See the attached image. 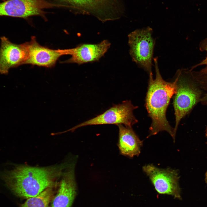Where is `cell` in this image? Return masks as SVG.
I'll return each instance as SVG.
<instances>
[{"label": "cell", "instance_id": "obj_1", "mask_svg": "<svg viewBox=\"0 0 207 207\" xmlns=\"http://www.w3.org/2000/svg\"><path fill=\"white\" fill-rule=\"evenodd\" d=\"M68 166L65 164L43 167L19 166L7 172L4 179L15 195L28 198L55 186L57 180Z\"/></svg>", "mask_w": 207, "mask_h": 207}, {"label": "cell", "instance_id": "obj_2", "mask_svg": "<svg viewBox=\"0 0 207 207\" xmlns=\"http://www.w3.org/2000/svg\"><path fill=\"white\" fill-rule=\"evenodd\" d=\"M154 60L156 77L153 78L152 73L149 74L145 100V107L152 120L148 137L165 131L175 141L176 134L174 128L170 125L166 118V111L170 99L176 92L175 85L173 82H167L163 79L158 67L157 58Z\"/></svg>", "mask_w": 207, "mask_h": 207}, {"label": "cell", "instance_id": "obj_3", "mask_svg": "<svg viewBox=\"0 0 207 207\" xmlns=\"http://www.w3.org/2000/svg\"><path fill=\"white\" fill-rule=\"evenodd\" d=\"M176 92L173 104L175 116V134L180 121L200 102L202 92L190 69H181L176 72L173 82Z\"/></svg>", "mask_w": 207, "mask_h": 207}, {"label": "cell", "instance_id": "obj_4", "mask_svg": "<svg viewBox=\"0 0 207 207\" xmlns=\"http://www.w3.org/2000/svg\"><path fill=\"white\" fill-rule=\"evenodd\" d=\"M148 27L136 30L128 35L129 54L132 60L149 74L152 73V58L155 41Z\"/></svg>", "mask_w": 207, "mask_h": 207}, {"label": "cell", "instance_id": "obj_5", "mask_svg": "<svg viewBox=\"0 0 207 207\" xmlns=\"http://www.w3.org/2000/svg\"><path fill=\"white\" fill-rule=\"evenodd\" d=\"M130 100H126L118 104L114 105L103 113L84 122L66 131H73L78 128L89 125L107 124H122L132 127L138 121L133 113L137 108Z\"/></svg>", "mask_w": 207, "mask_h": 207}, {"label": "cell", "instance_id": "obj_6", "mask_svg": "<svg viewBox=\"0 0 207 207\" xmlns=\"http://www.w3.org/2000/svg\"><path fill=\"white\" fill-rule=\"evenodd\" d=\"M142 169L159 194L170 195L175 198L181 199L177 170L160 168L152 164L143 166Z\"/></svg>", "mask_w": 207, "mask_h": 207}, {"label": "cell", "instance_id": "obj_7", "mask_svg": "<svg viewBox=\"0 0 207 207\" xmlns=\"http://www.w3.org/2000/svg\"><path fill=\"white\" fill-rule=\"evenodd\" d=\"M49 6L45 0H7L0 3V16L26 18L42 15Z\"/></svg>", "mask_w": 207, "mask_h": 207}, {"label": "cell", "instance_id": "obj_8", "mask_svg": "<svg viewBox=\"0 0 207 207\" xmlns=\"http://www.w3.org/2000/svg\"><path fill=\"white\" fill-rule=\"evenodd\" d=\"M110 45V43L105 40L97 44H83L73 48L60 50L62 55L71 56L64 63L80 65L98 61L106 52Z\"/></svg>", "mask_w": 207, "mask_h": 207}, {"label": "cell", "instance_id": "obj_9", "mask_svg": "<svg viewBox=\"0 0 207 207\" xmlns=\"http://www.w3.org/2000/svg\"><path fill=\"white\" fill-rule=\"evenodd\" d=\"M26 53L24 64H30L46 67L54 66L62 55L60 49H51L40 45L34 37L30 42L22 44Z\"/></svg>", "mask_w": 207, "mask_h": 207}, {"label": "cell", "instance_id": "obj_10", "mask_svg": "<svg viewBox=\"0 0 207 207\" xmlns=\"http://www.w3.org/2000/svg\"><path fill=\"white\" fill-rule=\"evenodd\" d=\"M0 39V73L7 74L11 68L23 64L26 53L22 44L13 43L5 37Z\"/></svg>", "mask_w": 207, "mask_h": 207}, {"label": "cell", "instance_id": "obj_11", "mask_svg": "<svg viewBox=\"0 0 207 207\" xmlns=\"http://www.w3.org/2000/svg\"><path fill=\"white\" fill-rule=\"evenodd\" d=\"M74 166L70 165L62 173L57 193L53 200L52 207H71L76 194Z\"/></svg>", "mask_w": 207, "mask_h": 207}, {"label": "cell", "instance_id": "obj_12", "mask_svg": "<svg viewBox=\"0 0 207 207\" xmlns=\"http://www.w3.org/2000/svg\"><path fill=\"white\" fill-rule=\"evenodd\" d=\"M83 14H92L102 21L112 18L107 13L112 0H61Z\"/></svg>", "mask_w": 207, "mask_h": 207}, {"label": "cell", "instance_id": "obj_13", "mask_svg": "<svg viewBox=\"0 0 207 207\" xmlns=\"http://www.w3.org/2000/svg\"><path fill=\"white\" fill-rule=\"evenodd\" d=\"M117 126L119 130L118 146L120 154L131 158L138 156L143 141L140 139L132 127L121 124Z\"/></svg>", "mask_w": 207, "mask_h": 207}, {"label": "cell", "instance_id": "obj_14", "mask_svg": "<svg viewBox=\"0 0 207 207\" xmlns=\"http://www.w3.org/2000/svg\"><path fill=\"white\" fill-rule=\"evenodd\" d=\"M53 187L47 188L37 195L28 198L20 207H48L54 196Z\"/></svg>", "mask_w": 207, "mask_h": 207}, {"label": "cell", "instance_id": "obj_15", "mask_svg": "<svg viewBox=\"0 0 207 207\" xmlns=\"http://www.w3.org/2000/svg\"><path fill=\"white\" fill-rule=\"evenodd\" d=\"M199 49L200 51L206 52L207 54L206 56L205 59L200 63L193 66L190 69L192 70L199 66L205 65V67L200 70L202 71H207V37L202 40L200 42L199 44Z\"/></svg>", "mask_w": 207, "mask_h": 207}, {"label": "cell", "instance_id": "obj_16", "mask_svg": "<svg viewBox=\"0 0 207 207\" xmlns=\"http://www.w3.org/2000/svg\"><path fill=\"white\" fill-rule=\"evenodd\" d=\"M205 181L206 183L207 184V171L205 174Z\"/></svg>", "mask_w": 207, "mask_h": 207}, {"label": "cell", "instance_id": "obj_17", "mask_svg": "<svg viewBox=\"0 0 207 207\" xmlns=\"http://www.w3.org/2000/svg\"><path fill=\"white\" fill-rule=\"evenodd\" d=\"M205 136L207 138V126H206L205 130Z\"/></svg>", "mask_w": 207, "mask_h": 207}, {"label": "cell", "instance_id": "obj_18", "mask_svg": "<svg viewBox=\"0 0 207 207\" xmlns=\"http://www.w3.org/2000/svg\"><path fill=\"white\" fill-rule=\"evenodd\" d=\"M3 0V1H5L7 0Z\"/></svg>", "mask_w": 207, "mask_h": 207}]
</instances>
